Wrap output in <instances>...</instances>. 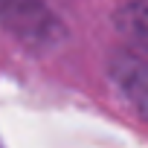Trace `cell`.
<instances>
[{
  "label": "cell",
  "instance_id": "obj_2",
  "mask_svg": "<svg viewBox=\"0 0 148 148\" xmlns=\"http://www.w3.org/2000/svg\"><path fill=\"white\" fill-rule=\"evenodd\" d=\"M110 79L131 108L148 122V58L136 52H119L110 61Z\"/></svg>",
  "mask_w": 148,
  "mask_h": 148
},
{
  "label": "cell",
  "instance_id": "obj_1",
  "mask_svg": "<svg viewBox=\"0 0 148 148\" xmlns=\"http://www.w3.org/2000/svg\"><path fill=\"white\" fill-rule=\"evenodd\" d=\"M0 26L35 52L55 49L67 38L61 18L44 0H0Z\"/></svg>",
  "mask_w": 148,
  "mask_h": 148
},
{
  "label": "cell",
  "instance_id": "obj_3",
  "mask_svg": "<svg viewBox=\"0 0 148 148\" xmlns=\"http://www.w3.org/2000/svg\"><path fill=\"white\" fill-rule=\"evenodd\" d=\"M116 29L139 49H148V0H128L119 6Z\"/></svg>",
  "mask_w": 148,
  "mask_h": 148
}]
</instances>
